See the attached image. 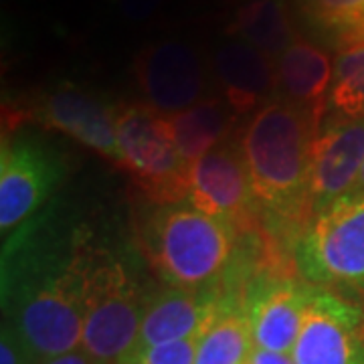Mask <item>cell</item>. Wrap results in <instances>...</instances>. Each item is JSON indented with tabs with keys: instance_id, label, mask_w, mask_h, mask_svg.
Wrapping results in <instances>:
<instances>
[{
	"instance_id": "6da1fadb",
	"label": "cell",
	"mask_w": 364,
	"mask_h": 364,
	"mask_svg": "<svg viewBox=\"0 0 364 364\" xmlns=\"http://www.w3.org/2000/svg\"><path fill=\"white\" fill-rule=\"evenodd\" d=\"M93 253L81 235L33 221L2 253L4 322L37 363L81 348Z\"/></svg>"
},
{
	"instance_id": "7a4b0ae2",
	"label": "cell",
	"mask_w": 364,
	"mask_h": 364,
	"mask_svg": "<svg viewBox=\"0 0 364 364\" xmlns=\"http://www.w3.org/2000/svg\"><path fill=\"white\" fill-rule=\"evenodd\" d=\"M322 109L277 100L259 107L249 122L241 152L253 193L265 207L284 215L310 200L316 122Z\"/></svg>"
},
{
	"instance_id": "3957f363",
	"label": "cell",
	"mask_w": 364,
	"mask_h": 364,
	"mask_svg": "<svg viewBox=\"0 0 364 364\" xmlns=\"http://www.w3.org/2000/svg\"><path fill=\"white\" fill-rule=\"evenodd\" d=\"M144 255L170 287H215L235 249V227L193 205H164L142 229Z\"/></svg>"
},
{
	"instance_id": "277c9868",
	"label": "cell",
	"mask_w": 364,
	"mask_h": 364,
	"mask_svg": "<svg viewBox=\"0 0 364 364\" xmlns=\"http://www.w3.org/2000/svg\"><path fill=\"white\" fill-rule=\"evenodd\" d=\"M150 298L122 261L95 255L85 286L81 350L95 364H119L138 338Z\"/></svg>"
},
{
	"instance_id": "5b68a950",
	"label": "cell",
	"mask_w": 364,
	"mask_h": 364,
	"mask_svg": "<svg viewBox=\"0 0 364 364\" xmlns=\"http://www.w3.org/2000/svg\"><path fill=\"white\" fill-rule=\"evenodd\" d=\"M119 166L158 203L178 205L188 198V172L174 140L170 117L150 105L136 104L117 109Z\"/></svg>"
},
{
	"instance_id": "8992f818",
	"label": "cell",
	"mask_w": 364,
	"mask_h": 364,
	"mask_svg": "<svg viewBox=\"0 0 364 364\" xmlns=\"http://www.w3.org/2000/svg\"><path fill=\"white\" fill-rule=\"evenodd\" d=\"M296 263L312 286L364 291V193L344 195L314 219Z\"/></svg>"
},
{
	"instance_id": "52a82bcc",
	"label": "cell",
	"mask_w": 364,
	"mask_h": 364,
	"mask_svg": "<svg viewBox=\"0 0 364 364\" xmlns=\"http://www.w3.org/2000/svg\"><path fill=\"white\" fill-rule=\"evenodd\" d=\"M136 81L146 105L162 116H176L205 100L210 65L191 43L162 39L136 57Z\"/></svg>"
},
{
	"instance_id": "ba28073f",
	"label": "cell",
	"mask_w": 364,
	"mask_h": 364,
	"mask_svg": "<svg viewBox=\"0 0 364 364\" xmlns=\"http://www.w3.org/2000/svg\"><path fill=\"white\" fill-rule=\"evenodd\" d=\"M294 364H364V316L338 294L314 287L291 348Z\"/></svg>"
},
{
	"instance_id": "9c48e42d",
	"label": "cell",
	"mask_w": 364,
	"mask_h": 364,
	"mask_svg": "<svg viewBox=\"0 0 364 364\" xmlns=\"http://www.w3.org/2000/svg\"><path fill=\"white\" fill-rule=\"evenodd\" d=\"M61 160L37 138L2 144L0 154V229L13 231L28 221L61 181Z\"/></svg>"
},
{
	"instance_id": "30bf717a",
	"label": "cell",
	"mask_w": 364,
	"mask_h": 364,
	"mask_svg": "<svg viewBox=\"0 0 364 364\" xmlns=\"http://www.w3.org/2000/svg\"><path fill=\"white\" fill-rule=\"evenodd\" d=\"M253 193L241 146L225 142L198 158L188 172V203L229 225H251Z\"/></svg>"
},
{
	"instance_id": "8fae6325",
	"label": "cell",
	"mask_w": 364,
	"mask_h": 364,
	"mask_svg": "<svg viewBox=\"0 0 364 364\" xmlns=\"http://www.w3.org/2000/svg\"><path fill=\"white\" fill-rule=\"evenodd\" d=\"M223 299L217 294V287H166L150 298L138 338L119 364H136L154 346L203 334L219 312Z\"/></svg>"
},
{
	"instance_id": "7c38bea8",
	"label": "cell",
	"mask_w": 364,
	"mask_h": 364,
	"mask_svg": "<svg viewBox=\"0 0 364 364\" xmlns=\"http://www.w3.org/2000/svg\"><path fill=\"white\" fill-rule=\"evenodd\" d=\"M364 166V117L338 119L314 144L310 168V207L316 215L352 193Z\"/></svg>"
},
{
	"instance_id": "4fadbf2b",
	"label": "cell",
	"mask_w": 364,
	"mask_h": 364,
	"mask_svg": "<svg viewBox=\"0 0 364 364\" xmlns=\"http://www.w3.org/2000/svg\"><path fill=\"white\" fill-rule=\"evenodd\" d=\"M312 291V286L282 277L263 279L251 287L243 308L251 322L255 348L291 354Z\"/></svg>"
},
{
	"instance_id": "5bb4252c",
	"label": "cell",
	"mask_w": 364,
	"mask_h": 364,
	"mask_svg": "<svg viewBox=\"0 0 364 364\" xmlns=\"http://www.w3.org/2000/svg\"><path fill=\"white\" fill-rule=\"evenodd\" d=\"M210 73L235 114H247L277 95L275 61L243 39L229 37L210 53Z\"/></svg>"
},
{
	"instance_id": "9a60e30c",
	"label": "cell",
	"mask_w": 364,
	"mask_h": 364,
	"mask_svg": "<svg viewBox=\"0 0 364 364\" xmlns=\"http://www.w3.org/2000/svg\"><path fill=\"white\" fill-rule=\"evenodd\" d=\"M41 119L53 130L65 132L85 148L119 164L117 109L87 91L63 85L45 97Z\"/></svg>"
},
{
	"instance_id": "2e32d148",
	"label": "cell",
	"mask_w": 364,
	"mask_h": 364,
	"mask_svg": "<svg viewBox=\"0 0 364 364\" xmlns=\"http://www.w3.org/2000/svg\"><path fill=\"white\" fill-rule=\"evenodd\" d=\"M277 95L301 107H324L332 85L334 63L310 41L298 39L277 61Z\"/></svg>"
},
{
	"instance_id": "e0dca14e",
	"label": "cell",
	"mask_w": 364,
	"mask_h": 364,
	"mask_svg": "<svg viewBox=\"0 0 364 364\" xmlns=\"http://www.w3.org/2000/svg\"><path fill=\"white\" fill-rule=\"evenodd\" d=\"M235 112L223 97H208L176 116H170V126L178 152L188 166L227 140Z\"/></svg>"
},
{
	"instance_id": "ac0fdd59",
	"label": "cell",
	"mask_w": 364,
	"mask_h": 364,
	"mask_svg": "<svg viewBox=\"0 0 364 364\" xmlns=\"http://www.w3.org/2000/svg\"><path fill=\"white\" fill-rule=\"evenodd\" d=\"M229 35L243 39L277 61L298 41L286 0H249L229 26Z\"/></svg>"
},
{
	"instance_id": "d6986e66",
	"label": "cell",
	"mask_w": 364,
	"mask_h": 364,
	"mask_svg": "<svg viewBox=\"0 0 364 364\" xmlns=\"http://www.w3.org/2000/svg\"><path fill=\"white\" fill-rule=\"evenodd\" d=\"M253 348L251 322L243 304L225 298L200 336L195 364H245Z\"/></svg>"
},
{
	"instance_id": "ffe728a7",
	"label": "cell",
	"mask_w": 364,
	"mask_h": 364,
	"mask_svg": "<svg viewBox=\"0 0 364 364\" xmlns=\"http://www.w3.org/2000/svg\"><path fill=\"white\" fill-rule=\"evenodd\" d=\"M326 102L340 119L364 117V43L346 47L336 57Z\"/></svg>"
},
{
	"instance_id": "44dd1931",
	"label": "cell",
	"mask_w": 364,
	"mask_h": 364,
	"mask_svg": "<svg viewBox=\"0 0 364 364\" xmlns=\"http://www.w3.org/2000/svg\"><path fill=\"white\" fill-rule=\"evenodd\" d=\"M306 18L342 45L364 43V0H298Z\"/></svg>"
},
{
	"instance_id": "7402d4cb",
	"label": "cell",
	"mask_w": 364,
	"mask_h": 364,
	"mask_svg": "<svg viewBox=\"0 0 364 364\" xmlns=\"http://www.w3.org/2000/svg\"><path fill=\"white\" fill-rule=\"evenodd\" d=\"M200 336L203 334L154 346L146 352L136 364H195Z\"/></svg>"
},
{
	"instance_id": "603a6c76",
	"label": "cell",
	"mask_w": 364,
	"mask_h": 364,
	"mask_svg": "<svg viewBox=\"0 0 364 364\" xmlns=\"http://www.w3.org/2000/svg\"><path fill=\"white\" fill-rule=\"evenodd\" d=\"M0 364H39L6 322H2L0 334Z\"/></svg>"
},
{
	"instance_id": "cb8c5ba5",
	"label": "cell",
	"mask_w": 364,
	"mask_h": 364,
	"mask_svg": "<svg viewBox=\"0 0 364 364\" xmlns=\"http://www.w3.org/2000/svg\"><path fill=\"white\" fill-rule=\"evenodd\" d=\"M162 0H119V9L130 18H146L160 6Z\"/></svg>"
},
{
	"instance_id": "d4e9b609",
	"label": "cell",
	"mask_w": 364,
	"mask_h": 364,
	"mask_svg": "<svg viewBox=\"0 0 364 364\" xmlns=\"http://www.w3.org/2000/svg\"><path fill=\"white\" fill-rule=\"evenodd\" d=\"M245 364H294V360H291V354L253 348V352L249 354L247 363Z\"/></svg>"
},
{
	"instance_id": "484cf974",
	"label": "cell",
	"mask_w": 364,
	"mask_h": 364,
	"mask_svg": "<svg viewBox=\"0 0 364 364\" xmlns=\"http://www.w3.org/2000/svg\"><path fill=\"white\" fill-rule=\"evenodd\" d=\"M41 364H95L91 360L90 354H85V352L77 348V350H71L67 352V354H61V356H55V358H49V360H45V363Z\"/></svg>"
},
{
	"instance_id": "4316f807",
	"label": "cell",
	"mask_w": 364,
	"mask_h": 364,
	"mask_svg": "<svg viewBox=\"0 0 364 364\" xmlns=\"http://www.w3.org/2000/svg\"><path fill=\"white\" fill-rule=\"evenodd\" d=\"M352 193H364V166L360 170V176H358V181H356V186L352 188Z\"/></svg>"
}]
</instances>
